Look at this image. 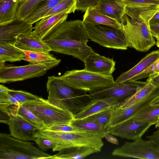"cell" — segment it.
I'll use <instances>...</instances> for the list:
<instances>
[{"mask_svg": "<svg viewBox=\"0 0 159 159\" xmlns=\"http://www.w3.org/2000/svg\"><path fill=\"white\" fill-rule=\"evenodd\" d=\"M84 69L92 72L105 75H112L115 70L116 61L93 52L84 59Z\"/></svg>", "mask_w": 159, "mask_h": 159, "instance_id": "16", "label": "cell"}, {"mask_svg": "<svg viewBox=\"0 0 159 159\" xmlns=\"http://www.w3.org/2000/svg\"><path fill=\"white\" fill-rule=\"evenodd\" d=\"M121 23L128 47L145 52L155 44L149 26L142 22L132 21L126 14Z\"/></svg>", "mask_w": 159, "mask_h": 159, "instance_id": "8", "label": "cell"}, {"mask_svg": "<svg viewBox=\"0 0 159 159\" xmlns=\"http://www.w3.org/2000/svg\"><path fill=\"white\" fill-rule=\"evenodd\" d=\"M62 0H43L36 9L24 20L33 24L36 23Z\"/></svg>", "mask_w": 159, "mask_h": 159, "instance_id": "30", "label": "cell"}, {"mask_svg": "<svg viewBox=\"0 0 159 159\" xmlns=\"http://www.w3.org/2000/svg\"><path fill=\"white\" fill-rule=\"evenodd\" d=\"M116 107H107L81 120L96 122L110 129V123Z\"/></svg>", "mask_w": 159, "mask_h": 159, "instance_id": "31", "label": "cell"}, {"mask_svg": "<svg viewBox=\"0 0 159 159\" xmlns=\"http://www.w3.org/2000/svg\"><path fill=\"white\" fill-rule=\"evenodd\" d=\"M65 85L74 89L89 93L115 84L112 75H105L83 70L67 71L59 76Z\"/></svg>", "mask_w": 159, "mask_h": 159, "instance_id": "3", "label": "cell"}, {"mask_svg": "<svg viewBox=\"0 0 159 159\" xmlns=\"http://www.w3.org/2000/svg\"><path fill=\"white\" fill-rule=\"evenodd\" d=\"M147 81H149L155 87H159V74L156 73L149 76Z\"/></svg>", "mask_w": 159, "mask_h": 159, "instance_id": "43", "label": "cell"}, {"mask_svg": "<svg viewBox=\"0 0 159 159\" xmlns=\"http://www.w3.org/2000/svg\"><path fill=\"white\" fill-rule=\"evenodd\" d=\"M8 93L14 97L21 104L26 102L35 100L39 97L31 93L22 90L9 89Z\"/></svg>", "mask_w": 159, "mask_h": 159, "instance_id": "36", "label": "cell"}, {"mask_svg": "<svg viewBox=\"0 0 159 159\" xmlns=\"http://www.w3.org/2000/svg\"><path fill=\"white\" fill-rule=\"evenodd\" d=\"M98 152L95 149L89 147H72L61 150L57 154L51 156L49 159H80Z\"/></svg>", "mask_w": 159, "mask_h": 159, "instance_id": "24", "label": "cell"}, {"mask_svg": "<svg viewBox=\"0 0 159 159\" xmlns=\"http://www.w3.org/2000/svg\"><path fill=\"white\" fill-rule=\"evenodd\" d=\"M92 99L74 114L75 119H83L107 107L117 106L122 102L119 98L114 97Z\"/></svg>", "mask_w": 159, "mask_h": 159, "instance_id": "17", "label": "cell"}, {"mask_svg": "<svg viewBox=\"0 0 159 159\" xmlns=\"http://www.w3.org/2000/svg\"><path fill=\"white\" fill-rule=\"evenodd\" d=\"M158 73V74H159V72L158 73Z\"/></svg>", "mask_w": 159, "mask_h": 159, "instance_id": "51", "label": "cell"}, {"mask_svg": "<svg viewBox=\"0 0 159 159\" xmlns=\"http://www.w3.org/2000/svg\"><path fill=\"white\" fill-rule=\"evenodd\" d=\"M48 139L56 143L53 151H59L66 148L86 146L92 148L98 152L101 151L104 145L102 138L86 132H63L38 130L34 137Z\"/></svg>", "mask_w": 159, "mask_h": 159, "instance_id": "2", "label": "cell"}, {"mask_svg": "<svg viewBox=\"0 0 159 159\" xmlns=\"http://www.w3.org/2000/svg\"><path fill=\"white\" fill-rule=\"evenodd\" d=\"M155 87L149 81L134 94L123 101L117 107L124 109L134 104L148 96Z\"/></svg>", "mask_w": 159, "mask_h": 159, "instance_id": "29", "label": "cell"}, {"mask_svg": "<svg viewBox=\"0 0 159 159\" xmlns=\"http://www.w3.org/2000/svg\"><path fill=\"white\" fill-rule=\"evenodd\" d=\"M103 0H77L76 10L84 12L97 6Z\"/></svg>", "mask_w": 159, "mask_h": 159, "instance_id": "39", "label": "cell"}, {"mask_svg": "<svg viewBox=\"0 0 159 159\" xmlns=\"http://www.w3.org/2000/svg\"><path fill=\"white\" fill-rule=\"evenodd\" d=\"M157 39V43L156 45L159 48V34L156 38Z\"/></svg>", "mask_w": 159, "mask_h": 159, "instance_id": "49", "label": "cell"}, {"mask_svg": "<svg viewBox=\"0 0 159 159\" xmlns=\"http://www.w3.org/2000/svg\"><path fill=\"white\" fill-rule=\"evenodd\" d=\"M71 124L102 139L104 138L107 134L109 133V129L93 122L74 119L71 121Z\"/></svg>", "mask_w": 159, "mask_h": 159, "instance_id": "27", "label": "cell"}, {"mask_svg": "<svg viewBox=\"0 0 159 159\" xmlns=\"http://www.w3.org/2000/svg\"><path fill=\"white\" fill-rule=\"evenodd\" d=\"M146 83L147 81L135 80L115 84L111 86L89 93L88 96L91 98L114 97L123 101L135 93Z\"/></svg>", "mask_w": 159, "mask_h": 159, "instance_id": "11", "label": "cell"}, {"mask_svg": "<svg viewBox=\"0 0 159 159\" xmlns=\"http://www.w3.org/2000/svg\"><path fill=\"white\" fill-rule=\"evenodd\" d=\"M24 57L23 52L15 45L0 43V66L5 65L6 61H20Z\"/></svg>", "mask_w": 159, "mask_h": 159, "instance_id": "26", "label": "cell"}, {"mask_svg": "<svg viewBox=\"0 0 159 159\" xmlns=\"http://www.w3.org/2000/svg\"><path fill=\"white\" fill-rule=\"evenodd\" d=\"M152 105H159V96L155 98L151 103Z\"/></svg>", "mask_w": 159, "mask_h": 159, "instance_id": "48", "label": "cell"}, {"mask_svg": "<svg viewBox=\"0 0 159 159\" xmlns=\"http://www.w3.org/2000/svg\"><path fill=\"white\" fill-rule=\"evenodd\" d=\"M9 89L4 85H0V93L8 92Z\"/></svg>", "mask_w": 159, "mask_h": 159, "instance_id": "47", "label": "cell"}, {"mask_svg": "<svg viewBox=\"0 0 159 159\" xmlns=\"http://www.w3.org/2000/svg\"><path fill=\"white\" fill-rule=\"evenodd\" d=\"M16 113L24 118L30 123L37 126L39 130L46 129L43 122L31 111L21 105L17 109Z\"/></svg>", "mask_w": 159, "mask_h": 159, "instance_id": "35", "label": "cell"}, {"mask_svg": "<svg viewBox=\"0 0 159 159\" xmlns=\"http://www.w3.org/2000/svg\"><path fill=\"white\" fill-rule=\"evenodd\" d=\"M33 24L25 20L16 18L0 24V43L15 45L20 35L31 32Z\"/></svg>", "mask_w": 159, "mask_h": 159, "instance_id": "13", "label": "cell"}, {"mask_svg": "<svg viewBox=\"0 0 159 159\" xmlns=\"http://www.w3.org/2000/svg\"><path fill=\"white\" fill-rule=\"evenodd\" d=\"M159 20V12L157 11L150 20L149 23Z\"/></svg>", "mask_w": 159, "mask_h": 159, "instance_id": "46", "label": "cell"}, {"mask_svg": "<svg viewBox=\"0 0 159 159\" xmlns=\"http://www.w3.org/2000/svg\"><path fill=\"white\" fill-rule=\"evenodd\" d=\"M46 87L48 94L47 100L51 104L74 114L84 106L80 100L83 96L76 93L77 89L64 84L58 76H48Z\"/></svg>", "mask_w": 159, "mask_h": 159, "instance_id": "4", "label": "cell"}, {"mask_svg": "<svg viewBox=\"0 0 159 159\" xmlns=\"http://www.w3.org/2000/svg\"><path fill=\"white\" fill-rule=\"evenodd\" d=\"M77 0H62L43 16L48 18L61 13L70 14L76 10Z\"/></svg>", "mask_w": 159, "mask_h": 159, "instance_id": "33", "label": "cell"}, {"mask_svg": "<svg viewBox=\"0 0 159 159\" xmlns=\"http://www.w3.org/2000/svg\"><path fill=\"white\" fill-rule=\"evenodd\" d=\"M152 125L149 122L127 120L111 127L109 133L114 136L134 141L142 138Z\"/></svg>", "mask_w": 159, "mask_h": 159, "instance_id": "14", "label": "cell"}, {"mask_svg": "<svg viewBox=\"0 0 159 159\" xmlns=\"http://www.w3.org/2000/svg\"><path fill=\"white\" fill-rule=\"evenodd\" d=\"M83 22L92 25H104L122 29L120 22L107 16L94 8H89L85 11L83 16Z\"/></svg>", "mask_w": 159, "mask_h": 159, "instance_id": "23", "label": "cell"}, {"mask_svg": "<svg viewBox=\"0 0 159 159\" xmlns=\"http://www.w3.org/2000/svg\"><path fill=\"white\" fill-rule=\"evenodd\" d=\"M89 39L83 20L66 21L43 40L52 51L72 56L84 62L94 51L87 43Z\"/></svg>", "mask_w": 159, "mask_h": 159, "instance_id": "1", "label": "cell"}, {"mask_svg": "<svg viewBox=\"0 0 159 159\" xmlns=\"http://www.w3.org/2000/svg\"><path fill=\"white\" fill-rule=\"evenodd\" d=\"M146 138L153 141L156 145L159 148V128L152 135L147 136Z\"/></svg>", "mask_w": 159, "mask_h": 159, "instance_id": "44", "label": "cell"}, {"mask_svg": "<svg viewBox=\"0 0 159 159\" xmlns=\"http://www.w3.org/2000/svg\"><path fill=\"white\" fill-rule=\"evenodd\" d=\"M8 116V119L0 120V122L8 125L11 136L23 140H34L35 135L39 130L38 127L16 113L10 114Z\"/></svg>", "mask_w": 159, "mask_h": 159, "instance_id": "12", "label": "cell"}, {"mask_svg": "<svg viewBox=\"0 0 159 159\" xmlns=\"http://www.w3.org/2000/svg\"><path fill=\"white\" fill-rule=\"evenodd\" d=\"M125 7L122 0H103L93 8L121 22L125 14Z\"/></svg>", "mask_w": 159, "mask_h": 159, "instance_id": "21", "label": "cell"}, {"mask_svg": "<svg viewBox=\"0 0 159 159\" xmlns=\"http://www.w3.org/2000/svg\"><path fill=\"white\" fill-rule=\"evenodd\" d=\"M157 6H126L125 14L132 21L142 22L150 26V20L157 11Z\"/></svg>", "mask_w": 159, "mask_h": 159, "instance_id": "22", "label": "cell"}, {"mask_svg": "<svg viewBox=\"0 0 159 159\" xmlns=\"http://www.w3.org/2000/svg\"><path fill=\"white\" fill-rule=\"evenodd\" d=\"M32 31L19 36L15 46L20 49L28 51L47 53L52 51L51 48Z\"/></svg>", "mask_w": 159, "mask_h": 159, "instance_id": "19", "label": "cell"}, {"mask_svg": "<svg viewBox=\"0 0 159 159\" xmlns=\"http://www.w3.org/2000/svg\"><path fill=\"white\" fill-rule=\"evenodd\" d=\"M104 138L108 142L112 144L116 145H118L119 144L118 139L109 133L107 134Z\"/></svg>", "mask_w": 159, "mask_h": 159, "instance_id": "45", "label": "cell"}, {"mask_svg": "<svg viewBox=\"0 0 159 159\" xmlns=\"http://www.w3.org/2000/svg\"><path fill=\"white\" fill-rule=\"evenodd\" d=\"M159 58V51H152L146 55L132 68L121 74L115 81L116 84L129 81L132 78L145 70Z\"/></svg>", "mask_w": 159, "mask_h": 159, "instance_id": "20", "label": "cell"}, {"mask_svg": "<svg viewBox=\"0 0 159 159\" xmlns=\"http://www.w3.org/2000/svg\"><path fill=\"white\" fill-rule=\"evenodd\" d=\"M126 6L156 5L159 4V0H122Z\"/></svg>", "mask_w": 159, "mask_h": 159, "instance_id": "41", "label": "cell"}, {"mask_svg": "<svg viewBox=\"0 0 159 159\" xmlns=\"http://www.w3.org/2000/svg\"><path fill=\"white\" fill-rule=\"evenodd\" d=\"M61 61V59H57L38 64L30 63L22 66H0V82L10 83L42 76L48 70L58 65Z\"/></svg>", "mask_w": 159, "mask_h": 159, "instance_id": "7", "label": "cell"}, {"mask_svg": "<svg viewBox=\"0 0 159 159\" xmlns=\"http://www.w3.org/2000/svg\"><path fill=\"white\" fill-rule=\"evenodd\" d=\"M41 150L46 152L48 150L53 149L56 147V143L48 139L41 137H36L34 140Z\"/></svg>", "mask_w": 159, "mask_h": 159, "instance_id": "40", "label": "cell"}, {"mask_svg": "<svg viewBox=\"0 0 159 159\" xmlns=\"http://www.w3.org/2000/svg\"><path fill=\"white\" fill-rule=\"evenodd\" d=\"M89 38L100 46L125 50L128 44L122 29L104 25H92L84 23Z\"/></svg>", "mask_w": 159, "mask_h": 159, "instance_id": "9", "label": "cell"}, {"mask_svg": "<svg viewBox=\"0 0 159 159\" xmlns=\"http://www.w3.org/2000/svg\"><path fill=\"white\" fill-rule=\"evenodd\" d=\"M43 0H21L17 9L16 18L25 20L37 7Z\"/></svg>", "mask_w": 159, "mask_h": 159, "instance_id": "32", "label": "cell"}, {"mask_svg": "<svg viewBox=\"0 0 159 159\" xmlns=\"http://www.w3.org/2000/svg\"><path fill=\"white\" fill-rule=\"evenodd\" d=\"M149 26L152 36L156 38L159 34V20L149 23Z\"/></svg>", "mask_w": 159, "mask_h": 159, "instance_id": "42", "label": "cell"}, {"mask_svg": "<svg viewBox=\"0 0 159 159\" xmlns=\"http://www.w3.org/2000/svg\"><path fill=\"white\" fill-rule=\"evenodd\" d=\"M68 16L66 13H61L43 18L36 23L32 33L43 40L57 27L66 21Z\"/></svg>", "mask_w": 159, "mask_h": 159, "instance_id": "18", "label": "cell"}, {"mask_svg": "<svg viewBox=\"0 0 159 159\" xmlns=\"http://www.w3.org/2000/svg\"><path fill=\"white\" fill-rule=\"evenodd\" d=\"M20 0H0V24L16 18Z\"/></svg>", "mask_w": 159, "mask_h": 159, "instance_id": "28", "label": "cell"}, {"mask_svg": "<svg viewBox=\"0 0 159 159\" xmlns=\"http://www.w3.org/2000/svg\"><path fill=\"white\" fill-rule=\"evenodd\" d=\"M158 96L159 87H155L148 96L134 104L122 109L119 108L117 106L116 107L111 121V126H115L127 120L143 108L150 104L151 102Z\"/></svg>", "mask_w": 159, "mask_h": 159, "instance_id": "15", "label": "cell"}, {"mask_svg": "<svg viewBox=\"0 0 159 159\" xmlns=\"http://www.w3.org/2000/svg\"><path fill=\"white\" fill-rule=\"evenodd\" d=\"M21 50L24 53L23 60L33 64H38L57 60L49 53Z\"/></svg>", "mask_w": 159, "mask_h": 159, "instance_id": "34", "label": "cell"}, {"mask_svg": "<svg viewBox=\"0 0 159 159\" xmlns=\"http://www.w3.org/2000/svg\"><path fill=\"white\" fill-rule=\"evenodd\" d=\"M127 120L149 122L159 127V105L150 104Z\"/></svg>", "mask_w": 159, "mask_h": 159, "instance_id": "25", "label": "cell"}, {"mask_svg": "<svg viewBox=\"0 0 159 159\" xmlns=\"http://www.w3.org/2000/svg\"><path fill=\"white\" fill-rule=\"evenodd\" d=\"M111 155L124 157L159 159V148L152 140L140 138L133 142H125L115 149Z\"/></svg>", "mask_w": 159, "mask_h": 159, "instance_id": "10", "label": "cell"}, {"mask_svg": "<svg viewBox=\"0 0 159 159\" xmlns=\"http://www.w3.org/2000/svg\"><path fill=\"white\" fill-rule=\"evenodd\" d=\"M21 0H20V1H21Z\"/></svg>", "mask_w": 159, "mask_h": 159, "instance_id": "52", "label": "cell"}, {"mask_svg": "<svg viewBox=\"0 0 159 159\" xmlns=\"http://www.w3.org/2000/svg\"><path fill=\"white\" fill-rule=\"evenodd\" d=\"M159 72V58L145 70L132 78L129 81L138 80Z\"/></svg>", "mask_w": 159, "mask_h": 159, "instance_id": "38", "label": "cell"}, {"mask_svg": "<svg viewBox=\"0 0 159 159\" xmlns=\"http://www.w3.org/2000/svg\"><path fill=\"white\" fill-rule=\"evenodd\" d=\"M157 11L159 12V4L157 6Z\"/></svg>", "mask_w": 159, "mask_h": 159, "instance_id": "50", "label": "cell"}, {"mask_svg": "<svg viewBox=\"0 0 159 159\" xmlns=\"http://www.w3.org/2000/svg\"><path fill=\"white\" fill-rule=\"evenodd\" d=\"M51 155L35 147L34 143L0 134V159H49Z\"/></svg>", "mask_w": 159, "mask_h": 159, "instance_id": "5", "label": "cell"}, {"mask_svg": "<svg viewBox=\"0 0 159 159\" xmlns=\"http://www.w3.org/2000/svg\"><path fill=\"white\" fill-rule=\"evenodd\" d=\"M45 130L63 132H86L81 129L74 126L71 124V123L54 125L51 126Z\"/></svg>", "mask_w": 159, "mask_h": 159, "instance_id": "37", "label": "cell"}, {"mask_svg": "<svg viewBox=\"0 0 159 159\" xmlns=\"http://www.w3.org/2000/svg\"><path fill=\"white\" fill-rule=\"evenodd\" d=\"M21 105L40 119L46 129L55 125L70 123L75 119L74 114L71 111L57 107L41 97L23 103Z\"/></svg>", "mask_w": 159, "mask_h": 159, "instance_id": "6", "label": "cell"}]
</instances>
